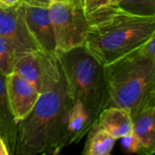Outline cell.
Here are the masks:
<instances>
[{"mask_svg":"<svg viewBox=\"0 0 155 155\" xmlns=\"http://www.w3.org/2000/svg\"><path fill=\"white\" fill-rule=\"evenodd\" d=\"M72 101L55 55L46 59L43 87L31 113L18 123L14 155L58 154L70 145Z\"/></svg>","mask_w":155,"mask_h":155,"instance_id":"obj_1","label":"cell"},{"mask_svg":"<svg viewBox=\"0 0 155 155\" xmlns=\"http://www.w3.org/2000/svg\"><path fill=\"white\" fill-rule=\"evenodd\" d=\"M86 18L84 45L104 65L138 48L155 34V16L132 15L111 3Z\"/></svg>","mask_w":155,"mask_h":155,"instance_id":"obj_2","label":"cell"},{"mask_svg":"<svg viewBox=\"0 0 155 155\" xmlns=\"http://www.w3.org/2000/svg\"><path fill=\"white\" fill-rule=\"evenodd\" d=\"M139 47L104 65L105 108H124L133 116L155 106V60L143 56Z\"/></svg>","mask_w":155,"mask_h":155,"instance_id":"obj_3","label":"cell"},{"mask_svg":"<svg viewBox=\"0 0 155 155\" xmlns=\"http://www.w3.org/2000/svg\"><path fill=\"white\" fill-rule=\"evenodd\" d=\"M72 101L71 116L86 118L93 128L107 102L104 64L84 45L55 54Z\"/></svg>","mask_w":155,"mask_h":155,"instance_id":"obj_4","label":"cell"},{"mask_svg":"<svg viewBox=\"0 0 155 155\" xmlns=\"http://www.w3.org/2000/svg\"><path fill=\"white\" fill-rule=\"evenodd\" d=\"M49 12L55 39V54L84 45L88 25L81 0L53 2Z\"/></svg>","mask_w":155,"mask_h":155,"instance_id":"obj_5","label":"cell"},{"mask_svg":"<svg viewBox=\"0 0 155 155\" xmlns=\"http://www.w3.org/2000/svg\"><path fill=\"white\" fill-rule=\"evenodd\" d=\"M0 36L13 47L17 56L41 51L27 29L22 3L12 7H0Z\"/></svg>","mask_w":155,"mask_h":155,"instance_id":"obj_6","label":"cell"},{"mask_svg":"<svg viewBox=\"0 0 155 155\" xmlns=\"http://www.w3.org/2000/svg\"><path fill=\"white\" fill-rule=\"evenodd\" d=\"M22 11L27 29L40 50L47 54L55 55V39L49 7L22 4Z\"/></svg>","mask_w":155,"mask_h":155,"instance_id":"obj_7","label":"cell"},{"mask_svg":"<svg viewBox=\"0 0 155 155\" xmlns=\"http://www.w3.org/2000/svg\"><path fill=\"white\" fill-rule=\"evenodd\" d=\"M5 87L11 111L16 122L19 123L31 113L40 93L15 72L6 75Z\"/></svg>","mask_w":155,"mask_h":155,"instance_id":"obj_8","label":"cell"},{"mask_svg":"<svg viewBox=\"0 0 155 155\" xmlns=\"http://www.w3.org/2000/svg\"><path fill=\"white\" fill-rule=\"evenodd\" d=\"M47 55V54L42 51L20 55L16 59L13 72L29 82L40 93L43 87Z\"/></svg>","mask_w":155,"mask_h":155,"instance_id":"obj_9","label":"cell"},{"mask_svg":"<svg viewBox=\"0 0 155 155\" xmlns=\"http://www.w3.org/2000/svg\"><path fill=\"white\" fill-rule=\"evenodd\" d=\"M96 125L106 131L116 140L133 134L131 114L120 107L111 106L104 108L98 117Z\"/></svg>","mask_w":155,"mask_h":155,"instance_id":"obj_10","label":"cell"},{"mask_svg":"<svg viewBox=\"0 0 155 155\" xmlns=\"http://www.w3.org/2000/svg\"><path fill=\"white\" fill-rule=\"evenodd\" d=\"M5 77L0 72V136L4 140L9 154H15L18 123L11 111L5 87Z\"/></svg>","mask_w":155,"mask_h":155,"instance_id":"obj_11","label":"cell"},{"mask_svg":"<svg viewBox=\"0 0 155 155\" xmlns=\"http://www.w3.org/2000/svg\"><path fill=\"white\" fill-rule=\"evenodd\" d=\"M133 134L139 141L143 153H155V106H151L132 116Z\"/></svg>","mask_w":155,"mask_h":155,"instance_id":"obj_12","label":"cell"},{"mask_svg":"<svg viewBox=\"0 0 155 155\" xmlns=\"http://www.w3.org/2000/svg\"><path fill=\"white\" fill-rule=\"evenodd\" d=\"M87 134L88 138L83 154L109 155L112 153L116 139L106 131L95 125Z\"/></svg>","mask_w":155,"mask_h":155,"instance_id":"obj_13","label":"cell"},{"mask_svg":"<svg viewBox=\"0 0 155 155\" xmlns=\"http://www.w3.org/2000/svg\"><path fill=\"white\" fill-rule=\"evenodd\" d=\"M119 9L139 16H155V0H112Z\"/></svg>","mask_w":155,"mask_h":155,"instance_id":"obj_14","label":"cell"},{"mask_svg":"<svg viewBox=\"0 0 155 155\" xmlns=\"http://www.w3.org/2000/svg\"><path fill=\"white\" fill-rule=\"evenodd\" d=\"M17 57L13 47L0 36V72L5 75L11 74Z\"/></svg>","mask_w":155,"mask_h":155,"instance_id":"obj_15","label":"cell"},{"mask_svg":"<svg viewBox=\"0 0 155 155\" xmlns=\"http://www.w3.org/2000/svg\"><path fill=\"white\" fill-rule=\"evenodd\" d=\"M122 139V143L124 146L126 150H128L131 153H143V150L141 147V144L137 138L132 134L130 135L124 136Z\"/></svg>","mask_w":155,"mask_h":155,"instance_id":"obj_16","label":"cell"},{"mask_svg":"<svg viewBox=\"0 0 155 155\" xmlns=\"http://www.w3.org/2000/svg\"><path fill=\"white\" fill-rule=\"evenodd\" d=\"M111 1L112 0H81L84 12L86 15L110 4Z\"/></svg>","mask_w":155,"mask_h":155,"instance_id":"obj_17","label":"cell"},{"mask_svg":"<svg viewBox=\"0 0 155 155\" xmlns=\"http://www.w3.org/2000/svg\"><path fill=\"white\" fill-rule=\"evenodd\" d=\"M139 49L143 56L155 60V34L151 35L139 47Z\"/></svg>","mask_w":155,"mask_h":155,"instance_id":"obj_18","label":"cell"},{"mask_svg":"<svg viewBox=\"0 0 155 155\" xmlns=\"http://www.w3.org/2000/svg\"><path fill=\"white\" fill-rule=\"evenodd\" d=\"M22 4L31 6L49 7L52 4L51 0H22Z\"/></svg>","mask_w":155,"mask_h":155,"instance_id":"obj_19","label":"cell"},{"mask_svg":"<svg viewBox=\"0 0 155 155\" xmlns=\"http://www.w3.org/2000/svg\"><path fill=\"white\" fill-rule=\"evenodd\" d=\"M21 3V0H0V7H12Z\"/></svg>","mask_w":155,"mask_h":155,"instance_id":"obj_20","label":"cell"},{"mask_svg":"<svg viewBox=\"0 0 155 155\" xmlns=\"http://www.w3.org/2000/svg\"><path fill=\"white\" fill-rule=\"evenodd\" d=\"M0 155H10L7 150V147L1 136H0Z\"/></svg>","mask_w":155,"mask_h":155,"instance_id":"obj_21","label":"cell"},{"mask_svg":"<svg viewBox=\"0 0 155 155\" xmlns=\"http://www.w3.org/2000/svg\"><path fill=\"white\" fill-rule=\"evenodd\" d=\"M53 2H64V1H69V0H51Z\"/></svg>","mask_w":155,"mask_h":155,"instance_id":"obj_22","label":"cell"}]
</instances>
